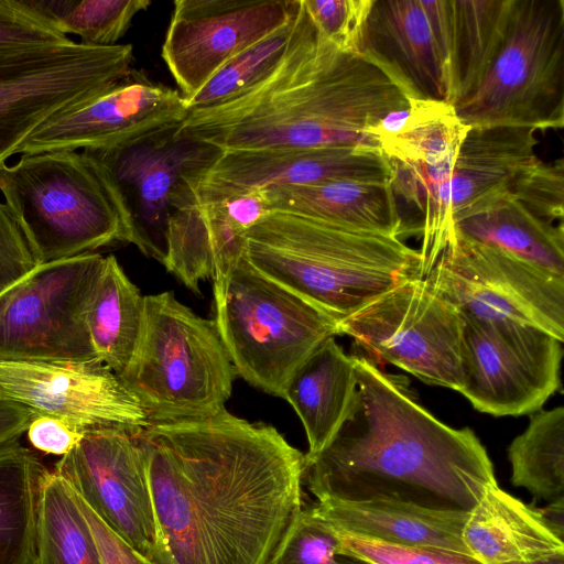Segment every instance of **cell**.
Masks as SVG:
<instances>
[{"mask_svg": "<svg viewBox=\"0 0 564 564\" xmlns=\"http://www.w3.org/2000/svg\"><path fill=\"white\" fill-rule=\"evenodd\" d=\"M138 438L160 530L153 564H269L303 508L305 454L226 409Z\"/></svg>", "mask_w": 564, "mask_h": 564, "instance_id": "1", "label": "cell"}, {"mask_svg": "<svg viewBox=\"0 0 564 564\" xmlns=\"http://www.w3.org/2000/svg\"><path fill=\"white\" fill-rule=\"evenodd\" d=\"M357 390L332 442L306 466L317 501L390 499L436 510L470 511L498 485L485 446L414 399L404 379L352 356Z\"/></svg>", "mask_w": 564, "mask_h": 564, "instance_id": "2", "label": "cell"}, {"mask_svg": "<svg viewBox=\"0 0 564 564\" xmlns=\"http://www.w3.org/2000/svg\"><path fill=\"white\" fill-rule=\"evenodd\" d=\"M410 102L377 66L317 31L301 0L290 44L274 69L242 93L188 110L176 134L224 151L380 149L389 117Z\"/></svg>", "mask_w": 564, "mask_h": 564, "instance_id": "3", "label": "cell"}, {"mask_svg": "<svg viewBox=\"0 0 564 564\" xmlns=\"http://www.w3.org/2000/svg\"><path fill=\"white\" fill-rule=\"evenodd\" d=\"M243 257L337 323L415 275L420 261L399 237L279 210L246 231Z\"/></svg>", "mask_w": 564, "mask_h": 564, "instance_id": "4", "label": "cell"}, {"mask_svg": "<svg viewBox=\"0 0 564 564\" xmlns=\"http://www.w3.org/2000/svg\"><path fill=\"white\" fill-rule=\"evenodd\" d=\"M0 194L42 263L132 243L127 207L86 151L21 154L0 165Z\"/></svg>", "mask_w": 564, "mask_h": 564, "instance_id": "5", "label": "cell"}, {"mask_svg": "<svg viewBox=\"0 0 564 564\" xmlns=\"http://www.w3.org/2000/svg\"><path fill=\"white\" fill-rule=\"evenodd\" d=\"M118 377L151 424L221 411L235 370L215 322L166 291L144 296L139 339Z\"/></svg>", "mask_w": 564, "mask_h": 564, "instance_id": "6", "label": "cell"}, {"mask_svg": "<svg viewBox=\"0 0 564 564\" xmlns=\"http://www.w3.org/2000/svg\"><path fill=\"white\" fill-rule=\"evenodd\" d=\"M215 325L234 370L249 384L283 398L302 362L339 335L327 314L256 271L245 259L214 291Z\"/></svg>", "mask_w": 564, "mask_h": 564, "instance_id": "7", "label": "cell"}, {"mask_svg": "<svg viewBox=\"0 0 564 564\" xmlns=\"http://www.w3.org/2000/svg\"><path fill=\"white\" fill-rule=\"evenodd\" d=\"M453 107L466 127L563 128L564 0H514L499 53Z\"/></svg>", "mask_w": 564, "mask_h": 564, "instance_id": "8", "label": "cell"}, {"mask_svg": "<svg viewBox=\"0 0 564 564\" xmlns=\"http://www.w3.org/2000/svg\"><path fill=\"white\" fill-rule=\"evenodd\" d=\"M133 46L72 39L0 51V165L46 120L84 102L132 70Z\"/></svg>", "mask_w": 564, "mask_h": 564, "instance_id": "9", "label": "cell"}, {"mask_svg": "<svg viewBox=\"0 0 564 564\" xmlns=\"http://www.w3.org/2000/svg\"><path fill=\"white\" fill-rule=\"evenodd\" d=\"M104 263L98 252L42 263L1 292L0 362L98 360L87 310Z\"/></svg>", "mask_w": 564, "mask_h": 564, "instance_id": "10", "label": "cell"}, {"mask_svg": "<svg viewBox=\"0 0 564 564\" xmlns=\"http://www.w3.org/2000/svg\"><path fill=\"white\" fill-rule=\"evenodd\" d=\"M462 316L509 319L564 340V276L455 232L421 276Z\"/></svg>", "mask_w": 564, "mask_h": 564, "instance_id": "11", "label": "cell"}, {"mask_svg": "<svg viewBox=\"0 0 564 564\" xmlns=\"http://www.w3.org/2000/svg\"><path fill=\"white\" fill-rule=\"evenodd\" d=\"M338 333L425 383L462 389L463 318L421 278L403 280L343 319Z\"/></svg>", "mask_w": 564, "mask_h": 564, "instance_id": "12", "label": "cell"}, {"mask_svg": "<svg viewBox=\"0 0 564 564\" xmlns=\"http://www.w3.org/2000/svg\"><path fill=\"white\" fill-rule=\"evenodd\" d=\"M462 318L459 393L479 412L495 416L542 410L561 386L563 341L509 319Z\"/></svg>", "mask_w": 564, "mask_h": 564, "instance_id": "13", "label": "cell"}, {"mask_svg": "<svg viewBox=\"0 0 564 564\" xmlns=\"http://www.w3.org/2000/svg\"><path fill=\"white\" fill-rule=\"evenodd\" d=\"M409 102L403 126L382 133L379 142L392 169L390 185L397 203L402 200L414 213L411 231L422 239L415 276L421 278L452 236V176L468 127L448 104Z\"/></svg>", "mask_w": 564, "mask_h": 564, "instance_id": "14", "label": "cell"}, {"mask_svg": "<svg viewBox=\"0 0 564 564\" xmlns=\"http://www.w3.org/2000/svg\"><path fill=\"white\" fill-rule=\"evenodd\" d=\"M180 123L109 149L82 150L107 171L127 207L132 245L163 262L173 213L194 200L189 182L223 153L208 143L177 135Z\"/></svg>", "mask_w": 564, "mask_h": 564, "instance_id": "15", "label": "cell"}, {"mask_svg": "<svg viewBox=\"0 0 564 564\" xmlns=\"http://www.w3.org/2000/svg\"><path fill=\"white\" fill-rule=\"evenodd\" d=\"M142 430V429H140ZM138 429L85 430L54 470L117 535L150 562L160 530Z\"/></svg>", "mask_w": 564, "mask_h": 564, "instance_id": "16", "label": "cell"}, {"mask_svg": "<svg viewBox=\"0 0 564 564\" xmlns=\"http://www.w3.org/2000/svg\"><path fill=\"white\" fill-rule=\"evenodd\" d=\"M300 0H176L161 55L186 99L295 17Z\"/></svg>", "mask_w": 564, "mask_h": 564, "instance_id": "17", "label": "cell"}, {"mask_svg": "<svg viewBox=\"0 0 564 564\" xmlns=\"http://www.w3.org/2000/svg\"><path fill=\"white\" fill-rule=\"evenodd\" d=\"M356 53L409 101L451 105V0H372Z\"/></svg>", "mask_w": 564, "mask_h": 564, "instance_id": "18", "label": "cell"}, {"mask_svg": "<svg viewBox=\"0 0 564 564\" xmlns=\"http://www.w3.org/2000/svg\"><path fill=\"white\" fill-rule=\"evenodd\" d=\"M188 113L180 90L131 73L40 126L17 154L109 149L181 123Z\"/></svg>", "mask_w": 564, "mask_h": 564, "instance_id": "19", "label": "cell"}, {"mask_svg": "<svg viewBox=\"0 0 564 564\" xmlns=\"http://www.w3.org/2000/svg\"><path fill=\"white\" fill-rule=\"evenodd\" d=\"M382 151L358 147L224 151L189 183L197 203H217L254 191L335 181L391 183Z\"/></svg>", "mask_w": 564, "mask_h": 564, "instance_id": "20", "label": "cell"}, {"mask_svg": "<svg viewBox=\"0 0 564 564\" xmlns=\"http://www.w3.org/2000/svg\"><path fill=\"white\" fill-rule=\"evenodd\" d=\"M0 393L79 430L144 429L145 413L102 362H0Z\"/></svg>", "mask_w": 564, "mask_h": 564, "instance_id": "21", "label": "cell"}, {"mask_svg": "<svg viewBox=\"0 0 564 564\" xmlns=\"http://www.w3.org/2000/svg\"><path fill=\"white\" fill-rule=\"evenodd\" d=\"M535 132L524 127H468L453 170L452 221L508 193L541 162Z\"/></svg>", "mask_w": 564, "mask_h": 564, "instance_id": "22", "label": "cell"}, {"mask_svg": "<svg viewBox=\"0 0 564 564\" xmlns=\"http://www.w3.org/2000/svg\"><path fill=\"white\" fill-rule=\"evenodd\" d=\"M311 509L332 528L362 538L469 554L463 542L469 511L436 510L390 499H325Z\"/></svg>", "mask_w": 564, "mask_h": 564, "instance_id": "23", "label": "cell"}, {"mask_svg": "<svg viewBox=\"0 0 564 564\" xmlns=\"http://www.w3.org/2000/svg\"><path fill=\"white\" fill-rule=\"evenodd\" d=\"M356 390L354 358L345 354L335 337L324 340L291 377L283 399L304 426L308 442L306 466L341 427Z\"/></svg>", "mask_w": 564, "mask_h": 564, "instance_id": "24", "label": "cell"}, {"mask_svg": "<svg viewBox=\"0 0 564 564\" xmlns=\"http://www.w3.org/2000/svg\"><path fill=\"white\" fill-rule=\"evenodd\" d=\"M463 542L481 564L528 561L564 553V542L538 509L499 488H488L468 512Z\"/></svg>", "mask_w": 564, "mask_h": 564, "instance_id": "25", "label": "cell"}, {"mask_svg": "<svg viewBox=\"0 0 564 564\" xmlns=\"http://www.w3.org/2000/svg\"><path fill=\"white\" fill-rule=\"evenodd\" d=\"M270 212H288L341 226L401 237L403 221L389 183L335 181L263 191Z\"/></svg>", "mask_w": 564, "mask_h": 564, "instance_id": "26", "label": "cell"}, {"mask_svg": "<svg viewBox=\"0 0 564 564\" xmlns=\"http://www.w3.org/2000/svg\"><path fill=\"white\" fill-rule=\"evenodd\" d=\"M564 276L563 224L550 221L509 192L453 219V231Z\"/></svg>", "mask_w": 564, "mask_h": 564, "instance_id": "27", "label": "cell"}, {"mask_svg": "<svg viewBox=\"0 0 564 564\" xmlns=\"http://www.w3.org/2000/svg\"><path fill=\"white\" fill-rule=\"evenodd\" d=\"M144 296L117 258L105 263L87 310V328L97 359L117 376L128 365L141 332Z\"/></svg>", "mask_w": 564, "mask_h": 564, "instance_id": "28", "label": "cell"}, {"mask_svg": "<svg viewBox=\"0 0 564 564\" xmlns=\"http://www.w3.org/2000/svg\"><path fill=\"white\" fill-rule=\"evenodd\" d=\"M514 0H451L449 98L454 106L481 82L499 53Z\"/></svg>", "mask_w": 564, "mask_h": 564, "instance_id": "29", "label": "cell"}, {"mask_svg": "<svg viewBox=\"0 0 564 564\" xmlns=\"http://www.w3.org/2000/svg\"><path fill=\"white\" fill-rule=\"evenodd\" d=\"M47 468L28 447H0V564H33L36 518Z\"/></svg>", "mask_w": 564, "mask_h": 564, "instance_id": "30", "label": "cell"}, {"mask_svg": "<svg viewBox=\"0 0 564 564\" xmlns=\"http://www.w3.org/2000/svg\"><path fill=\"white\" fill-rule=\"evenodd\" d=\"M33 564H102L74 491L55 470L42 480Z\"/></svg>", "mask_w": 564, "mask_h": 564, "instance_id": "31", "label": "cell"}, {"mask_svg": "<svg viewBox=\"0 0 564 564\" xmlns=\"http://www.w3.org/2000/svg\"><path fill=\"white\" fill-rule=\"evenodd\" d=\"M511 482L546 501L564 496V408L539 410L510 443Z\"/></svg>", "mask_w": 564, "mask_h": 564, "instance_id": "32", "label": "cell"}, {"mask_svg": "<svg viewBox=\"0 0 564 564\" xmlns=\"http://www.w3.org/2000/svg\"><path fill=\"white\" fill-rule=\"evenodd\" d=\"M23 7L59 33L80 37L95 46L118 44L133 18L147 10L151 0H20Z\"/></svg>", "mask_w": 564, "mask_h": 564, "instance_id": "33", "label": "cell"}, {"mask_svg": "<svg viewBox=\"0 0 564 564\" xmlns=\"http://www.w3.org/2000/svg\"><path fill=\"white\" fill-rule=\"evenodd\" d=\"M296 14L290 23L220 68L193 97L185 100L188 110L225 101L271 73L290 44Z\"/></svg>", "mask_w": 564, "mask_h": 564, "instance_id": "34", "label": "cell"}, {"mask_svg": "<svg viewBox=\"0 0 564 564\" xmlns=\"http://www.w3.org/2000/svg\"><path fill=\"white\" fill-rule=\"evenodd\" d=\"M162 264L196 294H200L202 281L213 280L212 246L195 200L177 208L171 216Z\"/></svg>", "mask_w": 564, "mask_h": 564, "instance_id": "35", "label": "cell"}, {"mask_svg": "<svg viewBox=\"0 0 564 564\" xmlns=\"http://www.w3.org/2000/svg\"><path fill=\"white\" fill-rule=\"evenodd\" d=\"M335 531L303 507L289 524L269 564H364L339 552Z\"/></svg>", "mask_w": 564, "mask_h": 564, "instance_id": "36", "label": "cell"}, {"mask_svg": "<svg viewBox=\"0 0 564 564\" xmlns=\"http://www.w3.org/2000/svg\"><path fill=\"white\" fill-rule=\"evenodd\" d=\"M332 529L338 538L339 552L364 564H481L465 553L383 542Z\"/></svg>", "mask_w": 564, "mask_h": 564, "instance_id": "37", "label": "cell"}, {"mask_svg": "<svg viewBox=\"0 0 564 564\" xmlns=\"http://www.w3.org/2000/svg\"><path fill=\"white\" fill-rule=\"evenodd\" d=\"M318 33L343 51L356 53L372 0H302Z\"/></svg>", "mask_w": 564, "mask_h": 564, "instance_id": "38", "label": "cell"}, {"mask_svg": "<svg viewBox=\"0 0 564 564\" xmlns=\"http://www.w3.org/2000/svg\"><path fill=\"white\" fill-rule=\"evenodd\" d=\"M509 193L539 216L563 224L564 162H540L528 171Z\"/></svg>", "mask_w": 564, "mask_h": 564, "instance_id": "39", "label": "cell"}, {"mask_svg": "<svg viewBox=\"0 0 564 564\" xmlns=\"http://www.w3.org/2000/svg\"><path fill=\"white\" fill-rule=\"evenodd\" d=\"M41 264L18 219L0 200V293Z\"/></svg>", "mask_w": 564, "mask_h": 564, "instance_id": "40", "label": "cell"}, {"mask_svg": "<svg viewBox=\"0 0 564 564\" xmlns=\"http://www.w3.org/2000/svg\"><path fill=\"white\" fill-rule=\"evenodd\" d=\"M69 39L29 11L20 0H0V51L62 43Z\"/></svg>", "mask_w": 564, "mask_h": 564, "instance_id": "41", "label": "cell"}, {"mask_svg": "<svg viewBox=\"0 0 564 564\" xmlns=\"http://www.w3.org/2000/svg\"><path fill=\"white\" fill-rule=\"evenodd\" d=\"M84 431L69 423L46 415H36L26 435L32 446L46 454L64 456L82 438Z\"/></svg>", "mask_w": 564, "mask_h": 564, "instance_id": "42", "label": "cell"}, {"mask_svg": "<svg viewBox=\"0 0 564 564\" xmlns=\"http://www.w3.org/2000/svg\"><path fill=\"white\" fill-rule=\"evenodd\" d=\"M74 495L80 510L90 525L102 564H153L139 554L106 523H104L102 520L75 491Z\"/></svg>", "mask_w": 564, "mask_h": 564, "instance_id": "43", "label": "cell"}, {"mask_svg": "<svg viewBox=\"0 0 564 564\" xmlns=\"http://www.w3.org/2000/svg\"><path fill=\"white\" fill-rule=\"evenodd\" d=\"M36 415L0 393V447L18 442Z\"/></svg>", "mask_w": 564, "mask_h": 564, "instance_id": "44", "label": "cell"}, {"mask_svg": "<svg viewBox=\"0 0 564 564\" xmlns=\"http://www.w3.org/2000/svg\"><path fill=\"white\" fill-rule=\"evenodd\" d=\"M549 528L563 540L564 536V496L558 497L538 509Z\"/></svg>", "mask_w": 564, "mask_h": 564, "instance_id": "45", "label": "cell"}, {"mask_svg": "<svg viewBox=\"0 0 564 564\" xmlns=\"http://www.w3.org/2000/svg\"><path fill=\"white\" fill-rule=\"evenodd\" d=\"M499 564H564V553H557L535 560L510 561Z\"/></svg>", "mask_w": 564, "mask_h": 564, "instance_id": "46", "label": "cell"}]
</instances>
